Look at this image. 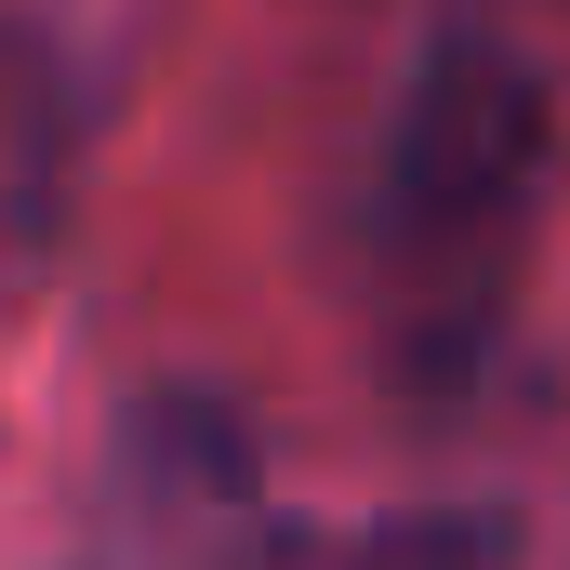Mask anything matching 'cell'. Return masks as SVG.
<instances>
[{
  "instance_id": "1",
  "label": "cell",
  "mask_w": 570,
  "mask_h": 570,
  "mask_svg": "<svg viewBox=\"0 0 570 570\" xmlns=\"http://www.w3.org/2000/svg\"><path fill=\"white\" fill-rule=\"evenodd\" d=\"M544 146H558V107H544L531 53H504V40H438L425 80L399 94V120L372 146L358 239H372L385 318L425 358H464L491 332L518 239H531V199H544Z\"/></svg>"
}]
</instances>
